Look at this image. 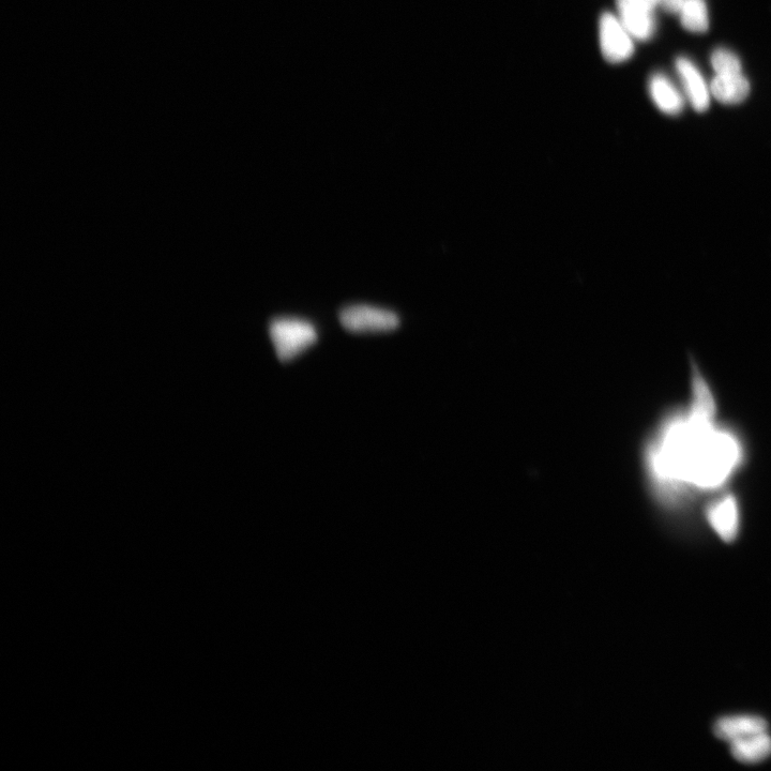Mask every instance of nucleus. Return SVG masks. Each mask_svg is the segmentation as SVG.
<instances>
[{
  "label": "nucleus",
  "mask_w": 771,
  "mask_h": 771,
  "mask_svg": "<svg viewBox=\"0 0 771 771\" xmlns=\"http://www.w3.org/2000/svg\"><path fill=\"white\" fill-rule=\"evenodd\" d=\"M676 70L692 108L699 113L706 112L709 109L712 93L698 67L690 62V59L679 57L676 60Z\"/></svg>",
  "instance_id": "nucleus-6"
},
{
  "label": "nucleus",
  "mask_w": 771,
  "mask_h": 771,
  "mask_svg": "<svg viewBox=\"0 0 771 771\" xmlns=\"http://www.w3.org/2000/svg\"><path fill=\"white\" fill-rule=\"evenodd\" d=\"M269 335L282 362L295 359L317 340L314 326L299 319H277L271 322Z\"/></svg>",
  "instance_id": "nucleus-2"
},
{
  "label": "nucleus",
  "mask_w": 771,
  "mask_h": 771,
  "mask_svg": "<svg viewBox=\"0 0 771 771\" xmlns=\"http://www.w3.org/2000/svg\"><path fill=\"white\" fill-rule=\"evenodd\" d=\"M707 519L723 541H734L739 532V511L735 497L725 496L710 506Z\"/></svg>",
  "instance_id": "nucleus-8"
},
{
  "label": "nucleus",
  "mask_w": 771,
  "mask_h": 771,
  "mask_svg": "<svg viewBox=\"0 0 771 771\" xmlns=\"http://www.w3.org/2000/svg\"><path fill=\"white\" fill-rule=\"evenodd\" d=\"M709 87L717 101L728 105L742 103L750 94V83L743 73L716 74Z\"/></svg>",
  "instance_id": "nucleus-10"
},
{
  "label": "nucleus",
  "mask_w": 771,
  "mask_h": 771,
  "mask_svg": "<svg viewBox=\"0 0 771 771\" xmlns=\"http://www.w3.org/2000/svg\"><path fill=\"white\" fill-rule=\"evenodd\" d=\"M658 0H617L618 18L632 38L647 41L656 30Z\"/></svg>",
  "instance_id": "nucleus-5"
},
{
  "label": "nucleus",
  "mask_w": 771,
  "mask_h": 771,
  "mask_svg": "<svg viewBox=\"0 0 771 771\" xmlns=\"http://www.w3.org/2000/svg\"><path fill=\"white\" fill-rule=\"evenodd\" d=\"M712 66L716 74L743 73L742 63L733 52L727 49H718L712 55Z\"/></svg>",
  "instance_id": "nucleus-13"
},
{
  "label": "nucleus",
  "mask_w": 771,
  "mask_h": 771,
  "mask_svg": "<svg viewBox=\"0 0 771 771\" xmlns=\"http://www.w3.org/2000/svg\"><path fill=\"white\" fill-rule=\"evenodd\" d=\"M601 52L607 62L619 64L626 62L634 53L632 36L618 17L603 13L599 24Z\"/></svg>",
  "instance_id": "nucleus-3"
},
{
  "label": "nucleus",
  "mask_w": 771,
  "mask_h": 771,
  "mask_svg": "<svg viewBox=\"0 0 771 771\" xmlns=\"http://www.w3.org/2000/svg\"><path fill=\"white\" fill-rule=\"evenodd\" d=\"M715 735L732 744L752 735L768 732L767 722L757 716L740 715L720 718L714 727Z\"/></svg>",
  "instance_id": "nucleus-7"
},
{
  "label": "nucleus",
  "mask_w": 771,
  "mask_h": 771,
  "mask_svg": "<svg viewBox=\"0 0 771 771\" xmlns=\"http://www.w3.org/2000/svg\"><path fill=\"white\" fill-rule=\"evenodd\" d=\"M730 745L734 759L743 764H759L771 757V737L768 732L737 740Z\"/></svg>",
  "instance_id": "nucleus-11"
},
{
  "label": "nucleus",
  "mask_w": 771,
  "mask_h": 771,
  "mask_svg": "<svg viewBox=\"0 0 771 771\" xmlns=\"http://www.w3.org/2000/svg\"><path fill=\"white\" fill-rule=\"evenodd\" d=\"M680 22L690 33L703 34L709 28L708 10L705 0H684L680 9Z\"/></svg>",
  "instance_id": "nucleus-12"
},
{
  "label": "nucleus",
  "mask_w": 771,
  "mask_h": 771,
  "mask_svg": "<svg viewBox=\"0 0 771 771\" xmlns=\"http://www.w3.org/2000/svg\"><path fill=\"white\" fill-rule=\"evenodd\" d=\"M659 6L669 13H679L684 4V0H658Z\"/></svg>",
  "instance_id": "nucleus-14"
},
{
  "label": "nucleus",
  "mask_w": 771,
  "mask_h": 771,
  "mask_svg": "<svg viewBox=\"0 0 771 771\" xmlns=\"http://www.w3.org/2000/svg\"><path fill=\"white\" fill-rule=\"evenodd\" d=\"M339 319L342 326L352 332H385L400 326L396 313L364 305L343 309Z\"/></svg>",
  "instance_id": "nucleus-4"
},
{
  "label": "nucleus",
  "mask_w": 771,
  "mask_h": 771,
  "mask_svg": "<svg viewBox=\"0 0 771 771\" xmlns=\"http://www.w3.org/2000/svg\"><path fill=\"white\" fill-rule=\"evenodd\" d=\"M649 94L660 112L677 116L684 111L685 100L672 81L662 73H656L649 81Z\"/></svg>",
  "instance_id": "nucleus-9"
},
{
  "label": "nucleus",
  "mask_w": 771,
  "mask_h": 771,
  "mask_svg": "<svg viewBox=\"0 0 771 771\" xmlns=\"http://www.w3.org/2000/svg\"><path fill=\"white\" fill-rule=\"evenodd\" d=\"M714 417L690 410L660 428L646 450L650 479L660 489L677 483L700 489L722 485L737 467L742 449L735 436L714 426Z\"/></svg>",
  "instance_id": "nucleus-1"
}]
</instances>
